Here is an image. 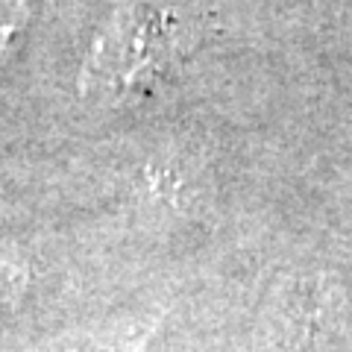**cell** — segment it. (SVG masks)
Masks as SVG:
<instances>
[{
  "mask_svg": "<svg viewBox=\"0 0 352 352\" xmlns=\"http://www.w3.org/2000/svg\"><path fill=\"white\" fill-rule=\"evenodd\" d=\"M147 335L141 329H124V332H80L47 340L30 352H144Z\"/></svg>",
  "mask_w": 352,
  "mask_h": 352,
  "instance_id": "obj_1",
  "label": "cell"
},
{
  "mask_svg": "<svg viewBox=\"0 0 352 352\" xmlns=\"http://www.w3.org/2000/svg\"><path fill=\"white\" fill-rule=\"evenodd\" d=\"M24 3L27 0H0V50L9 47V38L24 24Z\"/></svg>",
  "mask_w": 352,
  "mask_h": 352,
  "instance_id": "obj_2",
  "label": "cell"
},
{
  "mask_svg": "<svg viewBox=\"0 0 352 352\" xmlns=\"http://www.w3.org/2000/svg\"><path fill=\"white\" fill-rule=\"evenodd\" d=\"M21 288H24V276L15 264H0V311L18 302Z\"/></svg>",
  "mask_w": 352,
  "mask_h": 352,
  "instance_id": "obj_3",
  "label": "cell"
}]
</instances>
